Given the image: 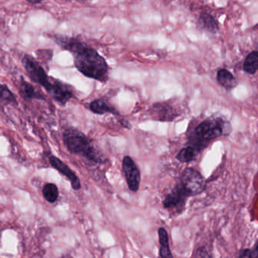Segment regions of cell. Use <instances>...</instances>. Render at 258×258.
<instances>
[{
    "instance_id": "1",
    "label": "cell",
    "mask_w": 258,
    "mask_h": 258,
    "mask_svg": "<svg viewBox=\"0 0 258 258\" xmlns=\"http://www.w3.org/2000/svg\"><path fill=\"white\" fill-rule=\"evenodd\" d=\"M51 38L60 48L73 55L74 65L81 74L100 82L107 81L108 65L95 48L75 37L56 34Z\"/></svg>"
},
{
    "instance_id": "2",
    "label": "cell",
    "mask_w": 258,
    "mask_h": 258,
    "mask_svg": "<svg viewBox=\"0 0 258 258\" xmlns=\"http://www.w3.org/2000/svg\"><path fill=\"white\" fill-rule=\"evenodd\" d=\"M231 130L230 123L221 118H209L200 123L189 137V145L199 151L217 138L228 135Z\"/></svg>"
},
{
    "instance_id": "3",
    "label": "cell",
    "mask_w": 258,
    "mask_h": 258,
    "mask_svg": "<svg viewBox=\"0 0 258 258\" xmlns=\"http://www.w3.org/2000/svg\"><path fill=\"white\" fill-rule=\"evenodd\" d=\"M63 141L68 151L72 154L86 158L90 162L104 163V156L95 148L90 139L77 129H67L63 133Z\"/></svg>"
},
{
    "instance_id": "4",
    "label": "cell",
    "mask_w": 258,
    "mask_h": 258,
    "mask_svg": "<svg viewBox=\"0 0 258 258\" xmlns=\"http://www.w3.org/2000/svg\"><path fill=\"white\" fill-rule=\"evenodd\" d=\"M22 65L30 80L33 83L42 86L51 95L57 86L56 84L58 83V80L48 77L40 63L31 56H24L22 58Z\"/></svg>"
},
{
    "instance_id": "5",
    "label": "cell",
    "mask_w": 258,
    "mask_h": 258,
    "mask_svg": "<svg viewBox=\"0 0 258 258\" xmlns=\"http://www.w3.org/2000/svg\"><path fill=\"white\" fill-rule=\"evenodd\" d=\"M189 196L202 193L206 188V180L203 176L194 168H186L182 173L178 182Z\"/></svg>"
},
{
    "instance_id": "6",
    "label": "cell",
    "mask_w": 258,
    "mask_h": 258,
    "mask_svg": "<svg viewBox=\"0 0 258 258\" xmlns=\"http://www.w3.org/2000/svg\"><path fill=\"white\" fill-rule=\"evenodd\" d=\"M188 197H189V195L180 186V183H177L172 191L165 196L163 201L164 208L177 214L181 213Z\"/></svg>"
},
{
    "instance_id": "7",
    "label": "cell",
    "mask_w": 258,
    "mask_h": 258,
    "mask_svg": "<svg viewBox=\"0 0 258 258\" xmlns=\"http://www.w3.org/2000/svg\"><path fill=\"white\" fill-rule=\"evenodd\" d=\"M122 171L130 190L138 192L141 183V173L132 158L125 156L122 160Z\"/></svg>"
},
{
    "instance_id": "8",
    "label": "cell",
    "mask_w": 258,
    "mask_h": 258,
    "mask_svg": "<svg viewBox=\"0 0 258 258\" xmlns=\"http://www.w3.org/2000/svg\"><path fill=\"white\" fill-rule=\"evenodd\" d=\"M49 162L52 168L57 170L62 175L64 176L70 180L71 186H72L74 190H80V188H81V183H80V179L64 162H62L60 159L54 156H50Z\"/></svg>"
},
{
    "instance_id": "9",
    "label": "cell",
    "mask_w": 258,
    "mask_h": 258,
    "mask_svg": "<svg viewBox=\"0 0 258 258\" xmlns=\"http://www.w3.org/2000/svg\"><path fill=\"white\" fill-rule=\"evenodd\" d=\"M153 118L160 121H171L179 116L177 111L168 103H156L152 108Z\"/></svg>"
},
{
    "instance_id": "10",
    "label": "cell",
    "mask_w": 258,
    "mask_h": 258,
    "mask_svg": "<svg viewBox=\"0 0 258 258\" xmlns=\"http://www.w3.org/2000/svg\"><path fill=\"white\" fill-rule=\"evenodd\" d=\"M20 93L22 98L26 100L45 99L43 94L38 91L31 83L26 81L23 77H21V83H20Z\"/></svg>"
},
{
    "instance_id": "11",
    "label": "cell",
    "mask_w": 258,
    "mask_h": 258,
    "mask_svg": "<svg viewBox=\"0 0 258 258\" xmlns=\"http://www.w3.org/2000/svg\"><path fill=\"white\" fill-rule=\"evenodd\" d=\"M89 109L93 113L96 115H104L105 113L113 114L114 115H119L118 111L111 106L108 101L103 98H98L90 103Z\"/></svg>"
},
{
    "instance_id": "12",
    "label": "cell",
    "mask_w": 258,
    "mask_h": 258,
    "mask_svg": "<svg viewBox=\"0 0 258 258\" xmlns=\"http://www.w3.org/2000/svg\"><path fill=\"white\" fill-rule=\"evenodd\" d=\"M217 80L220 85L227 90L233 89L237 86V81L234 76L227 69H221L217 74Z\"/></svg>"
},
{
    "instance_id": "13",
    "label": "cell",
    "mask_w": 258,
    "mask_h": 258,
    "mask_svg": "<svg viewBox=\"0 0 258 258\" xmlns=\"http://www.w3.org/2000/svg\"><path fill=\"white\" fill-rule=\"evenodd\" d=\"M158 235H159V244H160L159 255L162 258H172L173 255L169 247V239H168L166 230L163 227H161L158 230Z\"/></svg>"
},
{
    "instance_id": "14",
    "label": "cell",
    "mask_w": 258,
    "mask_h": 258,
    "mask_svg": "<svg viewBox=\"0 0 258 258\" xmlns=\"http://www.w3.org/2000/svg\"><path fill=\"white\" fill-rule=\"evenodd\" d=\"M200 25L203 29L212 33H216L219 30L218 22L213 16L209 13H203L199 19Z\"/></svg>"
},
{
    "instance_id": "15",
    "label": "cell",
    "mask_w": 258,
    "mask_h": 258,
    "mask_svg": "<svg viewBox=\"0 0 258 258\" xmlns=\"http://www.w3.org/2000/svg\"><path fill=\"white\" fill-rule=\"evenodd\" d=\"M243 69L249 74H254L258 71V51H253L247 56L243 64Z\"/></svg>"
},
{
    "instance_id": "16",
    "label": "cell",
    "mask_w": 258,
    "mask_h": 258,
    "mask_svg": "<svg viewBox=\"0 0 258 258\" xmlns=\"http://www.w3.org/2000/svg\"><path fill=\"white\" fill-rule=\"evenodd\" d=\"M199 153L200 151L197 148L191 146V145H188L186 148H182L176 158L179 162H182V163H189V162L195 160Z\"/></svg>"
},
{
    "instance_id": "17",
    "label": "cell",
    "mask_w": 258,
    "mask_h": 258,
    "mask_svg": "<svg viewBox=\"0 0 258 258\" xmlns=\"http://www.w3.org/2000/svg\"><path fill=\"white\" fill-rule=\"evenodd\" d=\"M42 195L48 202L53 204L56 202L58 198V188L54 183H46L42 189Z\"/></svg>"
},
{
    "instance_id": "18",
    "label": "cell",
    "mask_w": 258,
    "mask_h": 258,
    "mask_svg": "<svg viewBox=\"0 0 258 258\" xmlns=\"http://www.w3.org/2000/svg\"><path fill=\"white\" fill-rule=\"evenodd\" d=\"M0 101L6 104L18 105L15 94L6 84H0Z\"/></svg>"
},
{
    "instance_id": "19",
    "label": "cell",
    "mask_w": 258,
    "mask_h": 258,
    "mask_svg": "<svg viewBox=\"0 0 258 258\" xmlns=\"http://www.w3.org/2000/svg\"><path fill=\"white\" fill-rule=\"evenodd\" d=\"M38 58L41 60L48 61L51 60L52 58V51L51 50L39 49L36 51Z\"/></svg>"
},
{
    "instance_id": "20",
    "label": "cell",
    "mask_w": 258,
    "mask_h": 258,
    "mask_svg": "<svg viewBox=\"0 0 258 258\" xmlns=\"http://www.w3.org/2000/svg\"><path fill=\"white\" fill-rule=\"evenodd\" d=\"M195 257H210L209 254H208L207 251H206L205 248H200L197 250V253H196Z\"/></svg>"
},
{
    "instance_id": "21",
    "label": "cell",
    "mask_w": 258,
    "mask_h": 258,
    "mask_svg": "<svg viewBox=\"0 0 258 258\" xmlns=\"http://www.w3.org/2000/svg\"><path fill=\"white\" fill-rule=\"evenodd\" d=\"M239 257H251V250L245 249L241 251Z\"/></svg>"
},
{
    "instance_id": "22",
    "label": "cell",
    "mask_w": 258,
    "mask_h": 258,
    "mask_svg": "<svg viewBox=\"0 0 258 258\" xmlns=\"http://www.w3.org/2000/svg\"><path fill=\"white\" fill-rule=\"evenodd\" d=\"M251 258H258V244L256 248L254 250L251 251Z\"/></svg>"
},
{
    "instance_id": "23",
    "label": "cell",
    "mask_w": 258,
    "mask_h": 258,
    "mask_svg": "<svg viewBox=\"0 0 258 258\" xmlns=\"http://www.w3.org/2000/svg\"><path fill=\"white\" fill-rule=\"evenodd\" d=\"M27 3H30V4H38V3H40L41 2L43 1V0H26Z\"/></svg>"
},
{
    "instance_id": "24",
    "label": "cell",
    "mask_w": 258,
    "mask_h": 258,
    "mask_svg": "<svg viewBox=\"0 0 258 258\" xmlns=\"http://www.w3.org/2000/svg\"><path fill=\"white\" fill-rule=\"evenodd\" d=\"M3 230H0V242H1L2 234H3Z\"/></svg>"
}]
</instances>
